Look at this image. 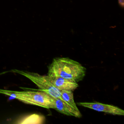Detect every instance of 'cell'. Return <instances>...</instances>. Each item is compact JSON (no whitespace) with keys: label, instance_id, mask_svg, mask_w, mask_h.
Segmentation results:
<instances>
[{"label":"cell","instance_id":"6da1fadb","mask_svg":"<svg viewBox=\"0 0 124 124\" xmlns=\"http://www.w3.org/2000/svg\"><path fill=\"white\" fill-rule=\"evenodd\" d=\"M50 77H61L78 82L86 75V69L78 62L68 58L59 57L53 59L48 67Z\"/></svg>","mask_w":124,"mask_h":124},{"label":"cell","instance_id":"7a4b0ae2","mask_svg":"<svg viewBox=\"0 0 124 124\" xmlns=\"http://www.w3.org/2000/svg\"><path fill=\"white\" fill-rule=\"evenodd\" d=\"M31 90L25 91H13L0 89V93L10 96L26 104L48 109H54V97L43 91Z\"/></svg>","mask_w":124,"mask_h":124},{"label":"cell","instance_id":"3957f363","mask_svg":"<svg viewBox=\"0 0 124 124\" xmlns=\"http://www.w3.org/2000/svg\"><path fill=\"white\" fill-rule=\"evenodd\" d=\"M12 71L23 75L30 79L37 86L39 89V90L44 91L54 98H61V91L54 86L47 75L42 76L36 73L16 69L13 70Z\"/></svg>","mask_w":124,"mask_h":124},{"label":"cell","instance_id":"277c9868","mask_svg":"<svg viewBox=\"0 0 124 124\" xmlns=\"http://www.w3.org/2000/svg\"><path fill=\"white\" fill-rule=\"evenodd\" d=\"M78 105L99 112L113 115H124V111L120 108L112 105L99 102H78Z\"/></svg>","mask_w":124,"mask_h":124},{"label":"cell","instance_id":"5b68a950","mask_svg":"<svg viewBox=\"0 0 124 124\" xmlns=\"http://www.w3.org/2000/svg\"><path fill=\"white\" fill-rule=\"evenodd\" d=\"M54 109L61 113L77 118H80L82 116L79 110H76L74 108L68 105L64 100H63L62 98H54Z\"/></svg>","mask_w":124,"mask_h":124},{"label":"cell","instance_id":"8992f818","mask_svg":"<svg viewBox=\"0 0 124 124\" xmlns=\"http://www.w3.org/2000/svg\"><path fill=\"white\" fill-rule=\"evenodd\" d=\"M48 77L54 86L60 91L70 90L73 91L78 87V82L74 80L65 78L61 77Z\"/></svg>","mask_w":124,"mask_h":124},{"label":"cell","instance_id":"52a82bcc","mask_svg":"<svg viewBox=\"0 0 124 124\" xmlns=\"http://www.w3.org/2000/svg\"><path fill=\"white\" fill-rule=\"evenodd\" d=\"M61 96L62 99L68 105L74 108L77 110H79L77 107L74 99L73 93L70 90H61Z\"/></svg>","mask_w":124,"mask_h":124},{"label":"cell","instance_id":"ba28073f","mask_svg":"<svg viewBox=\"0 0 124 124\" xmlns=\"http://www.w3.org/2000/svg\"><path fill=\"white\" fill-rule=\"evenodd\" d=\"M119 4L122 7H124V0H118Z\"/></svg>","mask_w":124,"mask_h":124},{"label":"cell","instance_id":"9c48e42d","mask_svg":"<svg viewBox=\"0 0 124 124\" xmlns=\"http://www.w3.org/2000/svg\"><path fill=\"white\" fill-rule=\"evenodd\" d=\"M6 73V72H3V73ZM1 74H2V73H1V74H0V75H1Z\"/></svg>","mask_w":124,"mask_h":124}]
</instances>
